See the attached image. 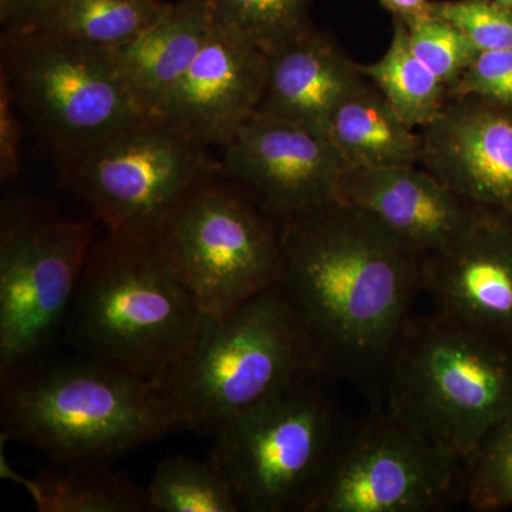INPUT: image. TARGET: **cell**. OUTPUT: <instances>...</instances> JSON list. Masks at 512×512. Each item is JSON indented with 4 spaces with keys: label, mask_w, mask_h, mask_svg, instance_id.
<instances>
[{
    "label": "cell",
    "mask_w": 512,
    "mask_h": 512,
    "mask_svg": "<svg viewBox=\"0 0 512 512\" xmlns=\"http://www.w3.org/2000/svg\"><path fill=\"white\" fill-rule=\"evenodd\" d=\"M204 319L153 238L106 232L90 249L64 326L80 355L157 386Z\"/></svg>",
    "instance_id": "3957f363"
},
{
    "label": "cell",
    "mask_w": 512,
    "mask_h": 512,
    "mask_svg": "<svg viewBox=\"0 0 512 512\" xmlns=\"http://www.w3.org/2000/svg\"><path fill=\"white\" fill-rule=\"evenodd\" d=\"M467 463L382 409L346 424L308 512H440L466 501Z\"/></svg>",
    "instance_id": "8fae6325"
},
{
    "label": "cell",
    "mask_w": 512,
    "mask_h": 512,
    "mask_svg": "<svg viewBox=\"0 0 512 512\" xmlns=\"http://www.w3.org/2000/svg\"><path fill=\"white\" fill-rule=\"evenodd\" d=\"M336 200L365 211L423 258L463 237L483 211L454 194L426 168L417 170V165H350Z\"/></svg>",
    "instance_id": "2e32d148"
},
{
    "label": "cell",
    "mask_w": 512,
    "mask_h": 512,
    "mask_svg": "<svg viewBox=\"0 0 512 512\" xmlns=\"http://www.w3.org/2000/svg\"><path fill=\"white\" fill-rule=\"evenodd\" d=\"M410 127L423 128L439 116L448 87L414 55L406 23L394 18L392 42L379 62L360 66Z\"/></svg>",
    "instance_id": "7402d4cb"
},
{
    "label": "cell",
    "mask_w": 512,
    "mask_h": 512,
    "mask_svg": "<svg viewBox=\"0 0 512 512\" xmlns=\"http://www.w3.org/2000/svg\"><path fill=\"white\" fill-rule=\"evenodd\" d=\"M384 9L403 22L420 18L430 12L429 0H380Z\"/></svg>",
    "instance_id": "4dcf8cb0"
},
{
    "label": "cell",
    "mask_w": 512,
    "mask_h": 512,
    "mask_svg": "<svg viewBox=\"0 0 512 512\" xmlns=\"http://www.w3.org/2000/svg\"><path fill=\"white\" fill-rule=\"evenodd\" d=\"M404 23L414 55L446 84L450 93L480 50L460 29L431 12Z\"/></svg>",
    "instance_id": "484cf974"
},
{
    "label": "cell",
    "mask_w": 512,
    "mask_h": 512,
    "mask_svg": "<svg viewBox=\"0 0 512 512\" xmlns=\"http://www.w3.org/2000/svg\"><path fill=\"white\" fill-rule=\"evenodd\" d=\"M52 2L53 0H0V22L3 29L22 23Z\"/></svg>",
    "instance_id": "f546056e"
},
{
    "label": "cell",
    "mask_w": 512,
    "mask_h": 512,
    "mask_svg": "<svg viewBox=\"0 0 512 512\" xmlns=\"http://www.w3.org/2000/svg\"><path fill=\"white\" fill-rule=\"evenodd\" d=\"M221 171L281 218L336 200L350 164L325 134L252 114L221 147Z\"/></svg>",
    "instance_id": "7c38bea8"
},
{
    "label": "cell",
    "mask_w": 512,
    "mask_h": 512,
    "mask_svg": "<svg viewBox=\"0 0 512 512\" xmlns=\"http://www.w3.org/2000/svg\"><path fill=\"white\" fill-rule=\"evenodd\" d=\"M28 488L39 511L146 512L147 488L109 464L57 466L42 471Z\"/></svg>",
    "instance_id": "44dd1931"
},
{
    "label": "cell",
    "mask_w": 512,
    "mask_h": 512,
    "mask_svg": "<svg viewBox=\"0 0 512 512\" xmlns=\"http://www.w3.org/2000/svg\"><path fill=\"white\" fill-rule=\"evenodd\" d=\"M450 96H474L512 107V50L478 53Z\"/></svg>",
    "instance_id": "83f0119b"
},
{
    "label": "cell",
    "mask_w": 512,
    "mask_h": 512,
    "mask_svg": "<svg viewBox=\"0 0 512 512\" xmlns=\"http://www.w3.org/2000/svg\"><path fill=\"white\" fill-rule=\"evenodd\" d=\"M434 311L512 342V218L483 210L448 247L424 256Z\"/></svg>",
    "instance_id": "5bb4252c"
},
{
    "label": "cell",
    "mask_w": 512,
    "mask_h": 512,
    "mask_svg": "<svg viewBox=\"0 0 512 512\" xmlns=\"http://www.w3.org/2000/svg\"><path fill=\"white\" fill-rule=\"evenodd\" d=\"M312 377L229 420L210 460L241 511L308 512L348 421Z\"/></svg>",
    "instance_id": "ba28073f"
},
{
    "label": "cell",
    "mask_w": 512,
    "mask_h": 512,
    "mask_svg": "<svg viewBox=\"0 0 512 512\" xmlns=\"http://www.w3.org/2000/svg\"><path fill=\"white\" fill-rule=\"evenodd\" d=\"M96 224L9 191L0 205V376L49 355L82 279Z\"/></svg>",
    "instance_id": "9c48e42d"
},
{
    "label": "cell",
    "mask_w": 512,
    "mask_h": 512,
    "mask_svg": "<svg viewBox=\"0 0 512 512\" xmlns=\"http://www.w3.org/2000/svg\"><path fill=\"white\" fill-rule=\"evenodd\" d=\"M47 356L0 376L6 439L56 466H96L181 430L156 384L80 353Z\"/></svg>",
    "instance_id": "7a4b0ae2"
},
{
    "label": "cell",
    "mask_w": 512,
    "mask_h": 512,
    "mask_svg": "<svg viewBox=\"0 0 512 512\" xmlns=\"http://www.w3.org/2000/svg\"><path fill=\"white\" fill-rule=\"evenodd\" d=\"M215 26L207 0L167 3L130 42L111 49L117 69L138 103L156 116L183 79Z\"/></svg>",
    "instance_id": "ac0fdd59"
},
{
    "label": "cell",
    "mask_w": 512,
    "mask_h": 512,
    "mask_svg": "<svg viewBox=\"0 0 512 512\" xmlns=\"http://www.w3.org/2000/svg\"><path fill=\"white\" fill-rule=\"evenodd\" d=\"M165 5L163 0H53L29 19L5 29L114 49L146 29Z\"/></svg>",
    "instance_id": "ffe728a7"
},
{
    "label": "cell",
    "mask_w": 512,
    "mask_h": 512,
    "mask_svg": "<svg viewBox=\"0 0 512 512\" xmlns=\"http://www.w3.org/2000/svg\"><path fill=\"white\" fill-rule=\"evenodd\" d=\"M312 377L323 379L318 357L276 284L224 318L205 316L157 387L181 429L214 436L229 420Z\"/></svg>",
    "instance_id": "5b68a950"
},
{
    "label": "cell",
    "mask_w": 512,
    "mask_h": 512,
    "mask_svg": "<svg viewBox=\"0 0 512 512\" xmlns=\"http://www.w3.org/2000/svg\"><path fill=\"white\" fill-rule=\"evenodd\" d=\"M266 55L264 90L254 114L325 136L336 109L367 82L359 64L315 29Z\"/></svg>",
    "instance_id": "e0dca14e"
},
{
    "label": "cell",
    "mask_w": 512,
    "mask_h": 512,
    "mask_svg": "<svg viewBox=\"0 0 512 512\" xmlns=\"http://www.w3.org/2000/svg\"><path fill=\"white\" fill-rule=\"evenodd\" d=\"M208 148L151 116L57 161L60 184L89 207L106 232L153 237L188 191L221 173Z\"/></svg>",
    "instance_id": "30bf717a"
},
{
    "label": "cell",
    "mask_w": 512,
    "mask_h": 512,
    "mask_svg": "<svg viewBox=\"0 0 512 512\" xmlns=\"http://www.w3.org/2000/svg\"><path fill=\"white\" fill-rule=\"evenodd\" d=\"M0 49V74L56 161L153 116L124 83L111 49L19 29H3Z\"/></svg>",
    "instance_id": "52a82bcc"
},
{
    "label": "cell",
    "mask_w": 512,
    "mask_h": 512,
    "mask_svg": "<svg viewBox=\"0 0 512 512\" xmlns=\"http://www.w3.org/2000/svg\"><path fill=\"white\" fill-rule=\"evenodd\" d=\"M430 12L460 29L480 52L512 50V12L493 0L430 2Z\"/></svg>",
    "instance_id": "4316f807"
},
{
    "label": "cell",
    "mask_w": 512,
    "mask_h": 512,
    "mask_svg": "<svg viewBox=\"0 0 512 512\" xmlns=\"http://www.w3.org/2000/svg\"><path fill=\"white\" fill-rule=\"evenodd\" d=\"M282 292L323 377L382 392L412 318L423 256L365 211L338 200L278 218Z\"/></svg>",
    "instance_id": "6da1fadb"
},
{
    "label": "cell",
    "mask_w": 512,
    "mask_h": 512,
    "mask_svg": "<svg viewBox=\"0 0 512 512\" xmlns=\"http://www.w3.org/2000/svg\"><path fill=\"white\" fill-rule=\"evenodd\" d=\"M25 120L16 106L8 80L0 74V180L10 184L20 173V144Z\"/></svg>",
    "instance_id": "f1b7e54d"
},
{
    "label": "cell",
    "mask_w": 512,
    "mask_h": 512,
    "mask_svg": "<svg viewBox=\"0 0 512 512\" xmlns=\"http://www.w3.org/2000/svg\"><path fill=\"white\" fill-rule=\"evenodd\" d=\"M466 503L483 512L512 507V412L468 461Z\"/></svg>",
    "instance_id": "d4e9b609"
},
{
    "label": "cell",
    "mask_w": 512,
    "mask_h": 512,
    "mask_svg": "<svg viewBox=\"0 0 512 512\" xmlns=\"http://www.w3.org/2000/svg\"><path fill=\"white\" fill-rule=\"evenodd\" d=\"M493 2L498 3V5L512 12V0H493Z\"/></svg>",
    "instance_id": "1f68e13d"
},
{
    "label": "cell",
    "mask_w": 512,
    "mask_h": 512,
    "mask_svg": "<svg viewBox=\"0 0 512 512\" xmlns=\"http://www.w3.org/2000/svg\"><path fill=\"white\" fill-rule=\"evenodd\" d=\"M328 137L353 167L420 164L421 136L367 80L333 113Z\"/></svg>",
    "instance_id": "d6986e66"
},
{
    "label": "cell",
    "mask_w": 512,
    "mask_h": 512,
    "mask_svg": "<svg viewBox=\"0 0 512 512\" xmlns=\"http://www.w3.org/2000/svg\"><path fill=\"white\" fill-rule=\"evenodd\" d=\"M420 136L423 168L468 204L512 218V107L450 96Z\"/></svg>",
    "instance_id": "4fadbf2b"
},
{
    "label": "cell",
    "mask_w": 512,
    "mask_h": 512,
    "mask_svg": "<svg viewBox=\"0 0 512 512\" xmlns=\"http://www.w3.org/2000/svg\"><path fill=\"white\" fill-rule=\"evenodd\" d=\"M150 511L238 512L241 511L231 484L208 458H164L147 485Z\"/></svg>",
    "instance_id": "603a6c76"
},
{
    "label": "cell",
    "mask_w": 512,
    "mask_h": 512,
    "mask_svg": "<svg viewBox=\"0 0 512 512\" xmlns=\"http://www.w3.org/2000/svg\"><path fill=\"white\" fill-rule=\"evenodd\" d=\"M215 22L247 37L265 53L312 30L309 0H207Z\"/></svg>",
    "instance_id": "cb8c5ba5"
},
{
    "label": "cell",
    "mask_w": 512,
    "mask_h": 512,
    "mask_svg": "<svg viewBox=\"0 0 512 512\" xmlns=\"http://www.w3.org/2000/svg\"><path fill=\"white\" fill-rule=\"evenodd\" d=\"M382 392L393 419L468 463L512 412V342L436 311L412 315Z\"/></svg>",
    "instance_id": "277c9868"
},
{
    "label": "cell",
    "mask_w": 512,
    "mask_h": 512,
    "mask_svg": "<svg viewBox=\"0 0 512 512\" xmlns=\"http://www.w3.org/2000/svg\"><path fill=\"white\" fill-rule=\"evenodd\" d=\"M151 238L208 318L281 281L278 217L222 171L188 191Z\"/></svg>",
    "instance_id": "8992f818"
},
{
    "label": "cell",
    "mask_w": 512,
    "mask_h": 512,
    "mask_svg": "<svg viewBox=\"0 0 512 512\" xmlns=\"http://www.w3.org/2000/svg\"><path fill=\"white\" fill-rule=\"evenodd\" d=\"M266 66L264 50L215 22L207 43L156 116L205 146L221 148L255 113Z\"/></svg>",
    "instance_id": "9a60e30c"
}]
</instances>
